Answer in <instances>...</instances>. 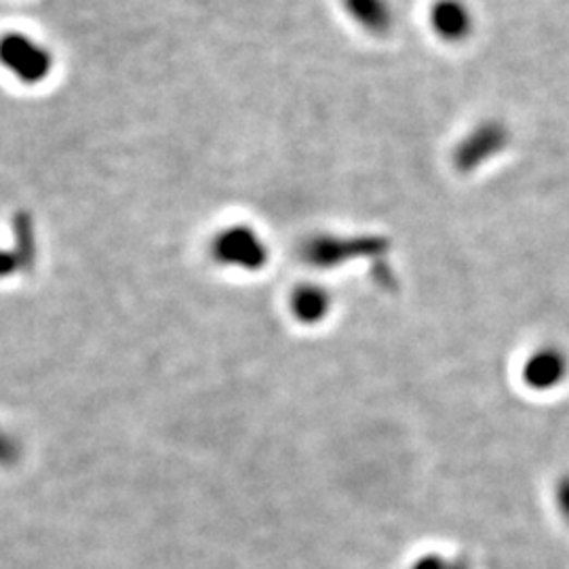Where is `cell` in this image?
<instances>
[{"label": "cell", "instance_id": "obj_7", "mask_svg": "<svg viewBox=\"0 0 569 569\" xmlns=\"http://www.w3.org/2000/svg\"><path fill=\"white\" fill-rule=\"evenodd\" d=\"M566 372H568L566 354L559 348L546 347L530 356L523 370V378L532 388L546 390L550 386H557L566 376Z\"/></svg>", "mask_w": 569, "mask_h": 569}, {"label": "cell", "instance_id": "obj_5", "mask_svg": "<svg viewBox=\"0 0 569 569\" xmlns=\"http://www.w3.org/2000/svg\"><path fill=\"white\" fill-rule=\"evenodd\" d=\"M428 24L443 43H464L474 31L473 9L464 0H435L428 9Z\"/></svg>", "mask_w": 569, "mask_h": 569}, {"label": "cell", "instance_id": "obj_3", "mask_svg": "<svg viewBox=\"0 0 569 569\" xmlns=\"http://www.w3.org/2000/svg\"><path fill=\"white\" fill-rule=\"evenodd\" d=\"M388 239L378 234H316L308 239L302 247V257L315 268H338L347 262L379 257L388 252Z\"/></svg>", "mask_w": 569, "mask_h": 569}, {"label": "cell", "instance_id": "obj_10", "mask_svg": "<svg viewBox=\"0 0 569 569\" xmlns=\"http://www.w3.org/2000/svg\"><path fill=\"white\" fill-rule=\"evenodd\" d=\"M413 569H445V564L439 557H431V559H422L420 564H415Z\"/></svg>", "mask_w": 569, "mask_h": 569}, {"label": "cell", "instance_id": "obj_9", "mask_svg": "<svg viewBox=\"0 0 569 569\" xmlns=\"http://www.w3.org/2000/svg\"><path fill=\"white\" fill-rule=\"evenodd\" d=\"M557 505L561 508V514L569 521V476L561 479L557 485Z\"/></svg>", "mask_w": 569, "mask_h": 569}, {"label": "cell", "instance_id": "obj_6", "mask_svg": "<svg viewBox=\"0 0 569 569\" xmlns=\"http://www.w3.org/2000/svg\"><path fill=\"white\" fill-rule=\"evenodd\" d=\"M348 20L372 36H386L395 26L390 0H340Z\"/></svg>", "mask_w": 569, "mask_h": 569}, {"label": "cell", "instance_id": "obj_1", "mask_svg": "<svg viewBox=\"0 0 569 569\" xmlns=\"http://www.w3.org/2000/svg\"><path fill=\"white\" fill-rule=\"evenodd\" d=\"M56 51L26 31L0 34V68L24 87L45 85L56 70Z\"/></svg>", "mask_w": 569, "mask_h": 569}, {"label": "cell", "instance_id": "obj_8", "mask_svg": "<svg viewBox=\"0 0 569 569\" xmlns=\"http://www.w3.org/2000/svg\"><path fill=\"white\" fill-rule=\"evenodd\" d=\"M289 308H291V315L295 316L300 323L313 325V323L323 320L331 311V293L323 284H298L291 291Z\"/></svg>", "mask_w": 569, "mask_h": 569}, {"label": "cell", "instance_id": "obj_4", "mask_svg": "<svg viewBox=\"0 0 569 569\" xmlns=\"http://www.w3.org/2000/svg\"><path fill=\"white\" fill-rule=\"evenodd\" d=\"M510 131L505 123L489 119L471 129L453 150V167L460 173H473L492 158L505 153Z\"/></svg>", "mask_w": 569, "mask_h": 569}, {"label": "cell", "instance_id": "obj_2", "mask_svg": "<svg viewBox=\"0 0 569 569\" xmlns=\"http://www.w3.org/2000/svg\"><path fill=\"white\" fill-rule=\"evenodd\" d=\"M209 255L226 268L257 273L270 262V247L252 223L237 221L223 226L211 237Z\"/></svg>", "mask_w": 569, "mask_h": 569}]
</instances>
